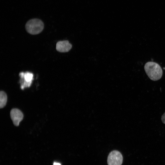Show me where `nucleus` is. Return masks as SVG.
Wrapping results in <instances>:
<instances>
[{
  "label": "nucleus",
  "mask_w": 165,
  "mask_h": 165,
  "mask_svg": "<svg viewBox=\"0 0 165 165\" xmlns=\"http://www.w3.org/2000/svg\"><path fill=\"white\" fill-rule=\"evenodd\" d=\"M7 96L6 93L3 91H1L0 92V108H3L6 105L7 101Z\"/></svg>",
  "instance_id": "obj_7"
},
{
  "label": "nucleus",
  "mask_w": 165,
  "mask_h": 165,
  "mask_svg": "<svg viewBox=\"0 0 165 165\" xmlns=\"http://www.w3.org/2000/svg\"><path fill=\"white\" fill-rule=\"evenodd\" d=\"M161 120L162 122L165 124V112L163 114L161 117Z\"/></svg>",
  "instance_id": "obj_8"
},
{
  "label": "nucleus",
  "mask_w": 165,
  "mask_h": 165,
  "mask_svg": "<svg viewBox=\"0 0 165 165\" xmlns=\"http://www.w3.org/2000/svg\"><path fill=\"white\" fill-rule=\"evenodd\" d=\"M144 69L148 77L152 80H158L162 77V69L160 65L156 62L152 61L147 62L145 65Z\"/></svg>",
  "instance_id": "obj_1"
},
{
  "label": "nucleus",
  "mask_w": 165,
  "mask_h": 165,
  "mask_svg": "<svg viewBox=\"0 0 165 165\" xmlns=\"http://www.w3.org/2000/svg\"><path fill=\"white\" fill-rule=\"evenodd\" d=\"M25 27L26 30L29 33L32 35H37L42 31L44 24L41 20L34 18L28 21Z\"/></svg>",
  "instance_id": "obj_2"
},
{
  "label": "nucleus",
  "mask_w": 165,
  "mask_h": 165,
  "mask_svg": "<svg viewBox=\"0 0 165 165\" xmlns=\"http://www.w3.org/2000/svg\"><path fill=\"white\" fill-rule=\"evenodd\" d=\"M53 165H61V164L58 163L54 162Z\"/></svg>",
  "instance_id": "obj_9"
},
{
  "label": "nucleus",
  "mask_w": 165,
  "mask_h": 165,
  "mask_svg": "<svg viewBox=\"0 0 165 165\" xmlns=\"http://www.w3.org/2000/svg\"><path fill=\"white\" fill-rule=\"evenodd\" d=\"M11 119L16 126H18L23 118V114L22 112L17 108H13L10 113Z\"/></svg>",
  "instance_id": "obj_5"
},
{
  "label": "nucleus",
  "mask_w": 165,
  "mask_h": 165,
  "mask_svg": "<svg viewBox=\"0 0 165 165\" xmlns=\"http://www.w3.org/2000/svg\"><path fill=\"white\" fill-rule=\"evenodd\" d=\"M123 158L120 152L116 150L112 151L109 154L107 163L108 165H121Z\"/></svg>",
  "instance_id": "obj_3"
},
{
  "label": "nucleus",
  "mask_w": 165,
  "mask_h": 165,
  "mask_svg": "<svg viewBox=\"0 0 165 165\" xmlns=\"http://www.w3.org/2000/svg\"><path fill=\"white\" fill-rule=\"evenodd\" d=\"M72 47V45L67 40L58 41L56 45L57 50L61 52H66L69 51Z\"/></svg>",
  "instance_id": "obj_6"
},
{
  "label": "nucleus",
  "mask_w": 165,
  "mask_h": 165,
  "mask_svg": "<svg viewBox=\"0 0 165 165\" xmlns=\"http://www.w3.org/2000/svg\"><path fill=\"white\" fill-rule=\"evenodd\" d=\"M19 76L21 79L20 83L21 84V89L23 90L25 87H29L31 86L33 77V75L32 73L21 72L19 73Z\"/></svg>",
  "instance_id": "obj_4"
}]
</instances>
